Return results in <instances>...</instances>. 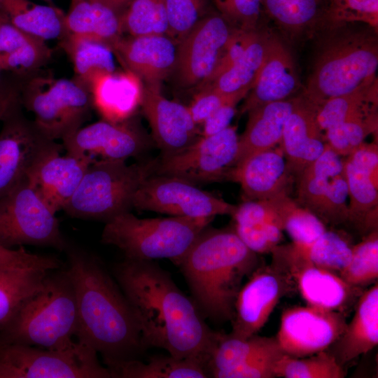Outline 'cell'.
<instances>
[{
	"instance_id": "6da1fadb",
	"label": "cell",
	"mask_w": 378,
	"mask_h": 378,
	"mask_svg": "<svg viewBox=\"0 0 378 378\" xmlns=\"http://www.w3.org/2000/svg\"><path fill=\"white\" fill-rule=\"evenodd\" d=\"M113 274L134 310L148 348L197 360L207 368L220 332L207 326L167 271L153 260L125 258L114 265Z\"/></svg>"
},
{
	"instance_id": "7a4b0ae2",
	"label": "cell",
	"mask_w": 378,
	"mask_h": 378,
	"mask_svg": "<svg viewBox=\"0 0 378 378\" xmlns=\"http://www.w3.org/2000/svg\"><path fill=\"white\" fill-rule=\"evenodd\" d=\"M66 269L76 296L77 341L100 354L107 368L139 359L145 344L134 310L99 258L68 245Z\"/></svg>"
},
{
	"instance_id": "3957f363",
	"label": "cell",
	"mask_w": 378,
	"mask_h": 378,
	"mask_svg": "<svg viewBox=\"0 0 378 378\" xmlns=\"http://www.w3.org/2000/svg\"><path fill=\"white\" fill-rule=\"evenodd\" d=\"M204 318L231 321L243 279L259 267L257 253L234 229L206 227L176 265Z\"/></svg>"
},
{
	"instance_id": "277c9868",
	"label": "cell",
	"mask_w": 378,
	"mask_h": 378,
	"mask_svg": "<svg viewBox=\"0 0 378 378\" xmlns=\"http://www.w3.org/2000/svg\"><path fill=\"white\" fill-rule=\"evenodd\" d=\"M318 41L300 96L317 109L329 99L351 92L376 78L377 32L349 24L326 27Z\"/></svg>"
},
{
	"instance_id": "5b68a950",
	"label": "cell",
	"mask_w": 378,
	"mask_h": 378,
	"mask_svg": "<svg viewBox=\"0 0 378 378\" xmlns=\"http://www.w3.org/2000/svg\"><path fill=\"white\" fill-rule=\"evenodd\" d=\"M78 328L76 291L66 267L48 272L43 287L0 330V342L66 349L76 343Z\"/></svg>"
},
{
	"instance_id": "8992f818",
	"label": "cell",
	"mask_w": 378,
	"mask_h": 378,
	"mask_svg": "<svg viewBox=\"0 0 378 378\" xmlns=\"http://www.w3.org/2000/svg\"><path fill=\"white\" fill-rule=\"evenodd\" d=\"M214 218L173 216L140 218L127 211L105 223L101 241L118 248L125 258L169 259L177 265Z\"/></svg>"
},
{
	"instance_id": "52a82bcc",
	"label": "cell",
	"mask_w": 378,
	"mask_h": 378,
	"mask_svg": "<svg viewBox=\"0 0 378 378\" xmlns=\"http://www.w3.org/2000/svg\"><path fill=\"white\" fill-rule=\"evenodd\" d=\"M154 167L155 159L132 164L125 160H94L62 210L73 218L105 223L130 211L136 191L153 174Z\"/></svg>"
},
{
	"instance_id": "ba28073f",
	"label": "cell",
	"mask_w": 378,
	"mask_h": 378,
	"mask_svg": "<svg viewBox=\"0 0 378 378\" xmlns=\"http://www.w3.org/2000/svg\"><path fill=\"white\" fill-rule=\"evenodd\" d=\"M20 102L48 139L62 140L82 127L92 108L87 85L76 78L32 76L20 89Z\"/></svg>"
},
{
	"instance_id": "9c48e42d",
	"label": "cell",
	"mask_w": 378,
	"mask_h": 378,
	"mask_svg": "<svg viewBox=\"0 0 378 378\" xmlns=\"http://www.w3.org/2000/svg\"><path fill=\"white\" fill-rule=\"evenodd\" d=\"M54 212L27 176L0 197V244L31 245L65 251L68 246Z\"/></svg>"
},
{
	"instance_id": "30bf717a",
	"label": "cell",
	"mask_w": 378,
	"mask_h": 378,
	"mask_svg": "<svg viewBox=\"0 0 378 378\" xmlns=\"http://www.w3.org/2000/svg\"><path fill=\"white\" fill-rule=\"evenodd\" d=\"M0 378H111L92 348L77 341L52 350L0 342Z\"/></svg>"
},
{
	"instance_id": "8fae6325",
	"label": "cell",
	"mask_w": 378,
	"mask_h": 378,
	"mask_svg": "<svg viewBox=\"0 0 378 378\" xmlns=\"http://www.w3.org/2000/svg\"><path fill=\"white\" fill-rule=\"evenodd\" d=\"M237 128L230 125L200 136L186 148L155 159L153 174L178 177L196 186L231 181L238 152Z\"/></svg>"
},
{
	"instance_id": "7c38bea8",
	"label": "cell",
	"mask_w": 378,
	"mask_h": 378,
	"mask_svg": "<svg viewBox=\"0 0 378 378\" xmlns=\"http://www.w3.org/2000/svg\"><path fill=\"white\" fill-rule=\"evenodd\" d=\"M132 207L173 216L215 218L232 216L237 205L230 204L184 179L152 174L136 191Z\"/></svg>"
},
{
	"instance_id": "4fadbf2b",
	"label": "cell",
	"mask_w": 378,
	"mask_h": 378,
	"mask_svg": "<svg viewBox=\"0 0 378 378\" xmlns=\"http://www.w3.org/2000/svg\"><path fill=\"white\" fill-rule=\"evenodd\" d=\"M297 203L324 224L348 222L344 161L326 144L323 153L298 176Z\"/></svg>"
},
{
	"instance_id": "5bb4252c",
	"label": "cell",
	"mask_w": 378,
	"mask_h": 378,
	"mask_svg": "<svg viewBox=\"0 0 378 378\" xmlns=\"http://www.w3.org/2000/svg\"><path fill=\"white\" fill-rule=\"evenodd\" d=\"M234 29L218 12L195 25L177 44L173 71L180 85L200 89L210 80Z\"/></svg>"
},
{
	"instance_id": "9a60e30c",
	"label": "cell",
	"mask_w": 378,
	"mask_h": 378,
	"mask_svg": "<svg viewBox=\"0 0 378 378\" xmlns=\"http://www.w3.org/2000/svg\"><path fill=\"white\" fill-rule=\"evenodd\" d=\"M345 314L314 306H294L281 313L276 339L281 351L302 358L326 351L344 332Z\"/></svg>"
},
{
	"instance_id": "2e32d148",
	"label": "cell",
	"mask_w": 378,
	"mask_h": 378,
	"mask_svg": "<svg viewBox=\"0 0 378 378\" xmlns=\"http://www.w3.org/2000/svg\"><path fill=\"white\" fill-rule=\"evenodd\" d=\"M293 286L288 272L275 260L258 267L239 291L230 335L242 339L256 335Z\"/></svg>"
},
{
	"instance_id": "e0dca14e",
	"label": "cell",
	"mask_w": 378,
	"mask_h": 378,
	"mask_svg": "<svg viewBox=\"0 0 378 378\" xmlns=\"http://www.w3.org/2000/svg\"><path fill=\"white\" fill-rule=\"evenodd\" d=\"M67 154L96 160H127L147 151L151 141L132 120L111 122L105 120L81 127L64 137Z\"/></svg>"
},
{
	"instance_id": "ac0fdd59",
	"label": "cell",
	"mask_w": 378,
	"mask_h": 378,
	"mask_svg": "<svg viewBox=\"0 0 378 378\" xmlns=\"http://www.w3.org/2000/svg\"><path fill=\"white\" fill-rule=\"evenodd\" d=\"M272 260L289 274L307 304L345 314L362 292L346 282L339 274L314 265L293 254L286 246L271 252Z\"/></svg>"
},
{
	"instance_id": "d6986e66",
	"label": "cell",
	"mask_w": 378,
	"mask_h": 378,
	"mask_svg": "<svg viewBox=\"0 0 378 378\" xmlns=\"http://www.w3.org/2000/svg\"><path fill=\"white\" fill-rule=\"evenodd\" d=\"M20 101L2 120L0 131V197L25 177L55 141L46 137L21 111Z\"/></svg>"
},
{
	"instance_id": "ffe728a7",
	"label": "cell",
	"mask_w": 378,
	"mask_h": 378,
	"mask_svg": "<svg viewBox=\"0 0 378 378\" xmlns=\"http://www.w3.org/2000/svg\"><path fill=\"white\" fill-rule=\"evenodd\" d=\"M62 145L53 141L27 174L39 196L55 213L64 209L92 162L67 153L62 155Z\"/></svg>"
},
{
	"instance_id": "44dd1931",
	"label": "cell",
	"mask_w": 378,
	"mask_h": 378,
	"mask_svg": "<svg viewBox=\"0 0 378 378\" xmlns=\"http://www.w3.org/2000/svg\"><path fill=\"white\" fill-rule=\"evenodd\" d=\"M140 106L161 155L177 152L201 136L188 106L167 99L159 87H143Z\"/></svg>"
},
{
	"instance_id": "7402d4cb",
	"label": "cell",
	"mask_w": 378,
	"mask_h": 378,
	"mask_svg": "<svg viewBox=\"0 0 378 378\" xmlns=\"http://www.w3.org/2000/svg\"><path fill=\"white\" fill-rule=\"evenodd\" d=\"M344 161L348 188V222L366 232L377 230L378 147L362 144Z\"/></svg>"
},
{
	"instance_id": "603a6c76",
	"label": "cell",
	"mask_w": 378,
	"mask_h": 378,
	"mask_svg": "<svg viewBox=\"0 0 378 378\" xmlns=\"http://www.w3.org/2000/svg\"><path fill=\"white\" fill-rule=\"evenodd\" d=\"M302 88L290 50L279 36L268 32L263 64L253 87L244 98L240 113L290 99Z\"/></svg>"
},
{
	"instance_id": "cb8c5ba5",
	"label": "cell",
	"mask_w": 378,
	"mask_h": 378,
	"mask_svg": "<svg viewBox=\"0 0 378 378\" xmlns=\"http://www.w3.org/2000/svg\"><path fill=\"white\" fill-rule=\"evenodd\" d=\"M113 51L146 85L160 88L174 69L177 43L166 34L122 36Z\"/></svg>"
},
{
	"instance_id": "d4e9b609",
	"label": "cell",
	"mask_w": 378,
	"mask_h": 378,
	"mask_svg": "<svg viewBox=\"0 0 378 378\" xmlns=\"http://www.w3.org/2000/svg\"><path fill=\"white\" fill-rule=\"evenodd\" d=\"M293 174L281 148L251 154L233 171L232 181L238 183L245 200H263L288 195Z\"/></svg>"
},
{
	"instance_id": "484cf974",
	"label": "cell",
	"mask_w": 378,
	"mask_h": 378,
	"mask_svg": "<svg viewBox=\"0 0 378 378\" xmlns=\"http://www.w3.org/2000/svg\"><path fill=\"white\" fill-rule=\"evenodd\" d=\"M316 111L300 94L285 122L279 145L293 174L299 176L326 148L323 133L316 123Z\"/></svg>"
},
{
	"instance_id": "4316f807",
	"label": "cell",
	"mask_w": 378,
	"mask_h": 378,
	"mask_svg": "<svg viewBox=\"0 0 378 378\" xmlns=\"http://www.w3.org/2000/svg\"><path fill=\"white\" fill-rule=\"evenodd\" d=\"M92 106L103 120L121 122L132 118L141 104V79L132 71L101 73L88 82Z\"/></svg>"
},
{
	"instance_id": "83f0119b",
	"label": "cell",
	"mask_w": 378,
	"mask_h": 378,
	"mask_svg": "<svg viewBox=\"0 0 378 378\" xmlns=\"http://www.w3.org/2000/svg\"><path fill=\"white\" fill-rule=\"evenodd\" d=\"M378 344V284L362 292L351 321L326 351L343 366Z\"/></svg>"
},
{
	"instance_id": "f1b7e54d",
	"label": "cell",
	"mask_w": 378,
	"mask_h": 378,
	"mask_svg": "<svg viewBox=\"0 0 378 378\" xmlns=\"http://www.w3.org/2000/svg\"><path fill=\"white\" fill-rule=\"evenodd\" d=\"M298 99L299 95L265 104L247 113L246 128L239 136L235 166L251 154L280 144L285 122Z\"/></svg>"
},
{
	"instance_id": "f546056e",
	"label": "cell",
	"mask_w": 378,
	"mask_h": 378,
	"mask_svg": "<svg viewBox=\"0 0 378 378\" xmlns=\"http://www.w3.org/2000/svg\"><path fill=\"white\" fill-rule=\"evenodd\" d=\"M64 27L66 36L94 40L113 50L124 32L121 14L99 0H71Z\"/></svg>"
},
{
	"instance_id": "4dcf8cb0",
	"label": "cell",
	"mask_w": 378,
	"mask_h": 378,
	"mask_svg": "<svg viewBox=\"0 0 378 378\" xmlns=\"http://www.w3.org/2000/svg\"><path fill=\"white\" fill-rule=\"evenodd\" d=\"M328 3V0H262V8L285 38L296 41L323 28Z\"/></svg>"
},
{
	"instance_id": "1f68e13d",
	"label": "cell",
	"mask_w": 378,
	"mask_h": 378,
	"mask_svg": "<svg viewBox=\"0 0 378 378\" xmlns=\"http://www.w3.org/2000/svg\"><path fill=\"white\" fill-rule=\"evenodd\" d=\"M0 9L14 25L33 36L46 41L66 36L65 13L57 7L29 0H0Z\"/></svg>"
},
{
	"instance_id": "d6a6232c",
	"label": "cell",
	"mask_w": 378,
	"mask_h": 378,
	"mask_svg": "<svg viewBox=\"0 0 378 378\" xmlns=\"http://www.w3.org/2000/svg\"><path fill=\"white\" fill-rule=\"evenodd\" d=\"M114 378H207L206 366L192 358L171 355L153 356L146 363L139 359L121 362L107 368Z\"/></svg>"
},
{
	"instance_id": "836d02e7",
	"label": "cell",
	"mask_w": 378,
	"mask_h": 378,
	"mask_svg": "<svg viewBox=\"0 0 378 378\" xmlns=\"http://www.w3.org/2000/svg\"><path fill=\"white\" fill-rule=\"evenodd\" d=\"M267 33L258 29L241 56L227 70L202 88L210 87L225 94L247 95L264 62Z\"/></svg>"
},
{
	"instance_id": "e575fe53",
	"label": "cell",
	"mask_w": 378,
	"mask_h": 378,
	"mask_svg": "<svg viewBox=\"0 0 378 378\" xmlns=\"http://www.w3.org/2000/svg\"><path fill=\"white\" fill-rule=\"evenodd\" d=\"M50 270L0 267V330L44 285Z\"/></svg>"
},
{
	"instance_id": "d590c367",
	"label": "cell",
	"mask_w": 378,
	"mask_h": 378,
	"mask_svg": "<svg viewBox=\"0 0 378 378\" xmlns=\"http://www.w3.org/2000/svg\"><path fill=\"white\" fill-rule=\"evenodd\" d=\"M378 80L347 94L326 101L316 111V120L323 133L328 128L353 118L377 112Z\"/></svg>"
},
{
	"instance_id": "8d00e7d4",
	"label": "cell",
	"mask_w": 378,
	"mask_h": 378,
	"mask_svg": "<svg viewBox=\"0 0 378 378\" xmlns=\"http://www.w3.org/2000/svg\"><path fill=\"white\" fill-rule=\"evenodd\" d=\"M281 350L275 337L254 335L246 339L220 332L212 352L207 370L210 377L214 372L239 365L257 356Z\"/></svg>"
},
{
	"instance_id": "74e56055",
	"label": "cell",
	"mask_w": 378,
	"mask_h": 378,
	"mask_svg": "<svg viewBox=\"0 0 378 378\" xmlns=\"http://www.w3.org/2000/svg\"><path fill=\"white\" fill-rule=\"evenodd\" d=\"M62 40L73 63L76 78L86 85L98 74L116 71L115 52L108 46L85 38L66 36Z\"/></svg>"
},
{
	"instance_id": "f35d334b",
	"label": "cell",
	"mask_w": 378,
	"mask_h": 378,
	"mask_svg": "<svg viewBox=\"0 0 378 378\" xmlns=\"http://www.w3.org/2000/svg\"><path fill=\"white\" fill-rule=\"evenodd\" d=\"M288 249L301 259L340 274L350 260L352 247L340 234L327 230L307 245L291 244Z\"/></svg>"
},
{
	"instance_id": "ab89813d",
	"label": "cell",
	"mask_w": 378,
	"mask_h": 378,
	"mask_svg": "<svg viewBox=\"0 0 378 378\" xmlns=\"http://www.w3.org/2000/svg\"><path fill=\"white\" fill-rule=\"evenodd\" d=\"M275 377L284 378H343L345 372L328 351L295 358L283 354L274 367Z\"/></svg>"
},
{
	"instance_id": "60d3db41",
	"label": "cell",
	"mask_w": 378,
	"mask_h": 378,
	"mask_svg": "<svg viewBox=\"0 0 378 378\" xmlns=\"http://www.w3.org/2000/svg\"><path fill=\"white\" fill-rule=\"evenodd\" d=\"M123 31L130 36L167 34L166 0H132L121 13Z\"/></svg>"
},
{
	"instance_id": "b9f144b4",
	"label": "cell",
	"mask_w": 378,
	"mask_h": 378,
	"mask_svg": "<svg viewBox=\"0 0 378 378\" xmlns=\"http://www.w3.org/2000/svg\"><path fill=\"white\" fill-rule=\"evenodd\" d=\"M339 274L349 285L359 288L377 281V230L369 232L360 243L353 246L350 260Z\"/></svg>"
},
{
	"instance_id": "7bdbcfd3",
	"label": "cell",
	"mask_w": 378,
	"mask_h": 378,
	"mask_svg": "<svg viewBox=\"0 0 378 378\" xmlns=\"http://www.w3.org/2000/svg\"><path fill=\"white\" fill-rule=\"evenodd\" d=\"M377 112L351 118L323 132L325 141L337 154L347 156L357 149L365 138L377 132Z\"/></svg>"
},
{
	"instance_id": "ee69618b",
	"label": "cell",
	"mask_w": 378,
	"mask_h": 378,
	"mask_svg": "<svg viewBox=\"0 0 378 378\" xmlns=\"http://www.w3.org/2000/svg\"><path fill=\"white\" fill-rule=\"evenodd\" d=\"M361 23L378 30V0H328L323 28Z\"/></svg>"
},
{
	"instance_id": "f6af8a7d",
	"label": "cell",
	"mask_w": 378,
	"mask_h": 378,
	"mask_svg": "<svg viewBox=\"0 0 378 378\" xmlns=\"http://www.w3.org/2000/svg\"><path fill=\"white\" fill-rule=\"evenodd\" d=\"M52 50L46 41L34 37L26 45L7 54L0 55V71L18 74H32L51 57Z\"/></svg>"
},
{
	"instance_id": "bcb514c9",
	"label": "cell",
	"mask_w": 378,
	"mask_h": 378,
	"mask_svg": "<svg viewBox=\"0 0 378 378\" xmlns=\"http://www.w3.org/2000/svg\"><path fill=\"white\" fill-rule=\"evenodd\" d=\"M208 0H166L167 35L177 44L206 15Z\"/></svg>"
},
{
	"instance_id": "7dc6e473",
	"label": "cell",
	"mask_w": 378,
	"mask_h": 378,
	"mask_svg": "<svg viewBox=\"0 0 378 378\" xmlns=\"http://www.w3.org/2000/svg\"><path fill=\"white\" fill-rule=\"evenodd\" d=\"M217 12L234 28L258 29L263 15L262 0H211Z\"/></svg>"
},
{
	"instance_id": "c3c4849f",
	"label": "cell",
	"mask_w": 378,
	"mask_h": 378,
	"mask_svg": "<svg viewBox=\"0 0 378 378\" xmlns=\"http://www.w3.org/2000/svg\"><path fill=\"white\" fill-rule=\"evenodd\" d=\"M233 229L245 245L257 254L272 252L283 237L281 227L262 222L234 223Z\"/></svg>"
},
{
	"instance_id": "681fc988",
	"label": "cell",
	"mask_w": 378,
	"mask_h": 378,
	"mask_svg": "<svg viewBox=\"0 0 378 378\" xmlns=\"http://www.w3.org/2000/svg\"><path fill=\"white\" fill-rule=\"evenodd\" d=\"M284 230L288 232L293 244L307 245L316 239L326 228L316 216L297 203L284 220Z\"/></svg>"
},
{
	"instance_id": "f907efd6",
	"label": "cell",
	"mask_w": 378,
	"mask_h": 378,
	"mask_svg": "<svg viewBox=\"0 0 378 378\" xmlns=\"http://www.w3.org/2000/svg\"><path fill=\"white\" fill-rule=\"evenodd\" d=\"M276 350L257 356L234 368L218 370L211 374L214 378H274V367L283 354Z\"/></svg>"
},
{
	"instance_id": "816d5d0a",
	"label": "cell",
	"mask_w": 378,
	"mask_h": 378,
	"mask_svg": "<svg viewBox=\"0 0 378 378\" xmlns=\"http://www.w3.org/2000/svg\"><path fill=\"white\" fill-rule=\"evenodd\" d=\"M0 267L32 268L55 270L64 267V263L54 256L34 254L22 246L17 249L0 244Z\"/></svg>"
},
{
	"instance_id": "f5cc1de1",
	"label": "cell",
	"mask_w": 378,
	"mask_h": 378,
	"mask_svg": "<svg viewBox=\"0 0 378 378\" xmlns=\"http://www.w3.org/2000/svg\"><path fill=\"white\" fill-rule=\"evenodd\" d=\"M246 96L241 93L225 94L206 87L199 90L188 108L194 122L200 125L224 104L234 100L240 102Z\"/></svg>"
},
{
	"instance_id": "db71d44e",
	"label": "cell",
	"mask_w": 378,
	"mask_h": 378,
	"mask_svg": "<svg viewBox=\"0 0 378 378\" xmlns=\"http://www.w3.org/2000/svg\"><path fill=\"white\" fill-rule=\"evenodd\" d=\"M34 37L14 25L6 14L0 9V55L7 54L21 48Z\"/></svg>"
},
{
	"instance_id": "11a10c76",
	"label": "cell",
	"mask_w": 378,
	"mask_h": 378,
	"mask_svg": "<svg viewBox=\"0 0 378 378\" xmlns=\"http://www.w3.org/2000/svg\"><path fill=\"white\" fill-rule=\"evenodd\" d=\"M239 101L228 102L214 111L202 124L201 136H210L217 134L230 126L234 116Z\"/></svg>"
},
{
	"instance_id": "9f6ffc18",
	"label": "cell",
	"mask_w": 378,
	"mask_h": 378,
	"mask_svg": "<svg viewBox=\"0 0 378 378\" xmlns=\"http://www.w3.org/2000/svg\"><path fill=\"white\" fill-rule=\"evenodd\" d=\"M20 88L0 81V121L20 101Z\"/></svg>"
},
{
	"instance_id": "6f0895ef",
	"label": "cell",
	"mask_w": 378,
	"mask_h": 378,
	"mask_svg": "<svg viewBox=\"0 0 378 378\" xmlns=\"http://www.w3.org/2000/svg\"><path fill=\"white\" fill-rule=\"evenodd\" d=\"M110 8L120 13L125 10L132 0H99Z\"/></svg>"
},
{
	"instance_id": "680465c9",
	"label": "cell",
	"mask_w": 378,
	"mask_h": 378,
	"mask_svg": "<svg viewBox=\"0 0 378 378\" xmlns=\"http://www.w3.org/2000/svg\"><path fill=\"white\" fill-rule=\"evenodd\" d=\"M44 1H50V0H44Z\"/></svg>"
},
{
	"instance_id": "91938a15",
	"label": "cell",
	"mask_w": 378,
	"mask_h": 378,
	"mask_svg": "<svg viewBox=\"0 0 378 378\" xmlns=\"http://www.w3.org/2000/svg\"><path fill=\"white\" fill-rule=\"evenodd\" d=\"M0 72H1V71H0Z\"/></svg>"
}]
</instances>
